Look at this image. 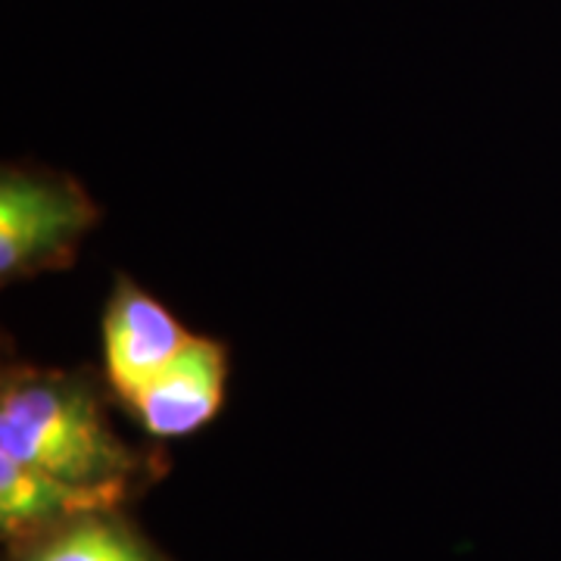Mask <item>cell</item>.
Returning a JSON list of instances; mask_svg holds the SVG:
<instances>
[{"instance_id":"6da1fadb","label":"cell","mask_w":561,"mask_h":561,"mask_svg":"<svg viewBox=\"0 0 561 561\" xmlns=\"http://www.w3.org/2000/svg\"><path fill=\"white\" fill-rule=\"evenodd\" d=\"M0 456L69 486L98 512H116L144 471L113 431L91 375L25 365L3 371Z\"/></svg>"},{"instance_id":"7a4b0ae2","label":"cell","mask_w":561,"mask_h":561,"mask_svg":"<svg viewBox=\"0 0 561 561\" xmlns=\"http://www.w3.org/2000/svg\"><path fill=\"white\" fill-rule=\"evenodd\" d=\"M98 221L79 181L38 169H3L0 179V278L13 284L66 268Z\"/></svg>"},{"instance_id":"3957f363","label":"cell","mask_w":561,"mask_h":561,"mask_svg":"<svg viewBox=\"0 0 561 561\" xmlns=\"http://www.w3.org/2000/svg\"><path fill=\"white\" fill-rule=\"evenodd\" d=\"M194 334L162 302L128 278L116 280L103 316V362L110 390L131 402L179 359Z\"/></svg>"},{"instance_id":"277c9868","label":"cell","mask_w":561,"mask_h":561,"mask_svg":"<svg viewBox=\"0 0 561 561\" xmlns=\"http://www.w3.org/2000/svg\"><path fill=\"white\" fill-rule=\"evenodd\" d=\"M228 383V353L206 337H194L191 346L172 362L160 378L147 383L128 402L140 427L157 440L191 437L219 415Z\"/></svg>"},{"instance_id":"5b68a950","label":"cell","mask_w":561,"mask_h":561,"mask_svg":"<svg viewBox=\"0 0 561 561\" xmlns=\"http://www.w3.org/2000/svg\"><path fill=\"white\" fill-rule=\"evenodd\" d=\"M13 561H165L116 512H88L13 542Z\"/></svg>"}]
</instances>
